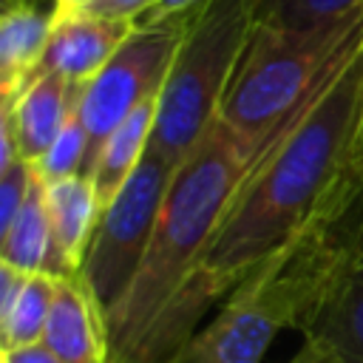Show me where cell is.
Instances as JSON below:
<instances>
[{
  "instance_id": "1",
  "label": "cell",
  "mask_w": 363,
  "mask_h": 363,
  "mask_svg": "<svg viewBox=\"0 0 363 363\" xmlns=\"http://www.w3.org/2000/svg\"><path fill=\"white\" fill-rule=\"evenodd\" d=\"M363 199V23L235 196L201 267L167 303L136 363H173L210 306L303 233Z\"/></svg>"
},
{
  "instance_id": "2",
  "label": "cell",
  "mask_w": 363,
  "mask_h": 363,
  "mask_svg": "<svg viewBox=\"0 0 363 363\" xmlns=\"http://www.w3.org/2000/svg\"><path fill=\"white\" fill-rule=\"evenodd\" d=\"M281 130L255 142L216 116L199 145L182 159L167 184L147 252L128 292L108 309V363H136L150 329L201 267L235 196L255 164L272 150Z\"/></svg>"
},
{
  "instance_id": "3",
  "label": "cell",
  "mask_w": 363,
  "mask_h": 363,
  "mask_svg": "<svg viewBox=\"0 0 363 363\" xmlns=\"http://www.w3.org/2000/svg\"><path fill=\"white\" fill-rule=\"evenodd\" d=\"M346 218L298 235L241 278L173 363H261L281 329H301L343 255Z\"/></svg>"
},
{
  "instance_id": "4",
  "label": "cell",
  "mask_w": 363,
  "mask_h": 363,
  "mask_svg": "<svg viewBox=\"0 0 363 363\" xmlns=\"http://www.w3.org/2000/svg\"><path fill=\"white\" fill-rule=\"evenodd\" d=\"M360 23L363 6L312 26L255 23L218 116L247 139L272 136L309 99Z\"/></svg>"
},
{
  "instance_id": "5",
  "label": "cell",
  "mask_w": 363,
  "mask_h": 363,
  "mask_svg": "<svg viewBox=\"0 0 363 363\" xmlns=\"http://www.w3.org/2000/svg\"><path fill=\"white\" fill-rule=\"evenodd\" d=\"M252 28V0H204L187 17L156 99L150 150L179 167L199 145L221 111V99Z\"/></svg>"
},
{
  "instance_id": "6",
  "label": "cell",
  "mask_w": 363,
  "mask_h": 363,
  "mask_svg": "<svg viewBox=\"0 0 363 363\" xmlns=\"http://www.w3.org/2000/svg\"><path fill=\"white\" fill-rule=\"evenodd\" d=\"M173 173L176 164L147 147L145 159L99 216L79 272L102 301L105 312L128 292L147 252Z\"/></svg>"
},
{
  "instance_id": "7",
  "label": "cell",
  "mask_w": 363,
  "mask_h": 363,
  "mask_svg": "<svg viewBox=\"0 0 363 363\" xmlns=\"http://www.w3.org/2000/svg\"><path fill=\"white\" fill-rule=\"evenodd\" d=\"M190 17V14H187ZM187 17L162 23H136L116 54L85 82L79 96V119L88 130V164L85 176L116 125L133 113L142 102L159 96L170 62L176 57Z\"/></svg>"
},
{
  "instance_id": "8",
  "label": "cell",
  "mask_w": 363,
  "mask_h": 363,
  "mask_svg": "<svg viewBox=\"0 0 363 363\" xmlns=\"http://www.w3.org/2000/svg\"><path fill=\"white\" fill-rule=\"evenodd\" d=\"M298 332L329 346L343 363H363V199L346 216L337 269Z\"/></svg>"
},
{
  "instance_id": "9",
  "label": "cell",
  "mask_w": 363,
  "mask_h": 363,
  "mask_svg": "<svg viewBox=\"0 0 363 363\" xmlns=\"http://www.w3.org/2000/svg\"><path fill=\"white\" fill-rule=\"evenodd\" d=\"M43 340L62 363H108V312L82 272L57 275L54 306Z\"/></svg>"
},
{
  "instance_id": "10",
  "label": "cell",
  "mask_w": 363,
  "mask_h": 363,
  "mask_svg": "<svg viewBox=\"0 0 363 363\" xmlns=\"http://www.w3.org/2000/svg\"><path fill=\"white\" fill-rule=\"evenodd\" d=\"M136 28L133 20L102 17L94 11H71L54 20L45 57L37 71L60 74L68 82L85 85L116 54V48Z\"/></svg>"
},
{
  "instance_id": "11",
  "label": "cell",
  "mask_w": 363,
  "mask_h": 363,
  "mask_svg": "<svg viewBox=\"0 0 363 363\" xmlns=\"http://www.w3.org/2000/svg\"><path fill=\"white\" fill-rule=\"evenodd\" d=\"M85 85L68 82L60 74L37 71L14 99H0L11 113L17 150L23 159H40L60 136L65 122L77 113Z\"/></svg>"
},
{
  "instance_id": "12",
  "label": "cell",
  "mask_w": 363,
  "mask_h": 363,
  "mask_svg": "<svg viewBox=\"0 0 363 363\" xmlns=\"http://www.w3.org/2000/svg\"><path fill=\"white\" fill-rule=\"evenodd\" d=\"M54 9L40 0H3L0 14V99H14L37 74L51 31Z\"/></svg>"
},
{
  "instance_id": "13",
  "label": "cell",
  "mask_w": 363,
  "mask_h": 363,
  "mask_svg": "<svg viewBox=\"0 0 363 363\" xmlns=\"http://www.w3.org/2000/svg\"><path fill=\"white\" fill-rule=\"evenodd\" d=\"M0 261L23 272L74 275L57 247L54 227L45 207V184L34 173V184L14 216V221L0 233Z\"/></svg>"
},
{
  "instance_id": "14",
  "label": "cell",
  "mask_w": 363,
  "mask_h": 363,
  "mask_svg": "<svg viewBox=\"0 0 363 363\" xmlns=\"http://www.w3.org/2000/svg\"><path fill=\"white\" fill-rule=\"evenodd\" d=\"M45 207H48L57 247H60L68 269L79 272L85 252L91 247L94 230L99 224V216L105 210L96 196L94 182L82 173L60 179V182H48L45 184Z\"/></svg>"
},
{
  "instance_id": "15",
  "label": "cell",
  "mask_w": 363,
  "mask_h": 363,
  "mask_svg": "<svg viewBox=\"0 0 363 363\" xmlns=\"http://www.w3.org/2000/svg\"><path fill=\"white\" fill-rule=\"evenodd\" d=\"M156 99L159 96L142 102L133 113H128L116 125V130L105 139V145L99 147L91 170H88V179L96 187L102 207H108L113 201V196L130 179L136 164L145 159V153L150 147V136H153V122H156Z\"/></svg>"
},
{
  "instance_id": "16",
  "label": "cell",
  "mask_w": 363,
  "mask_h": 363,
  "mask_svg": "<svg viewBox=\"0 0 363 363\" xmlns=\"http://www.w3.org/2000/svg\"><path fill=\"white\" fill-rule=\"evenodd\" d=\"M54 292H57V275L28 272L14 306L0 318V337H3L0 349H14L43 340L54 306Z\"/></svg>"
},
{
  "instance_id": "17",
  "label": "cell",
  "mask_w": 363,
  "mask_h": 363,
  "mask_svg": "<svg viewBox=\"0 0 363 363\" xmlns=\"http://www.w3.org/2000/svg\"><path fill=\"white\" fill-rule=\"evenodd\" d=\"M85 164H88V130L79 113H74L60 130V136L48 145V150L31 162L37 179L45 184L68 176H79V173L85 176Z\"/></svg>"
},
{
  "instance_id": "18",
  "label": "cell",
  "mask_w": 363,
  "mask_h": 363,
  "mask_svg": "<svg viewBox=\"0 0 363 363\" xmlns=\"http://www.w3.org/2000/svg\"><path fill=\"white\" fill-rule=\"evenodd\" d=\"M255 23H275V26H312L337 14H346L363 0H252Z\"/></svg>"
},
{
  "instance_id": "19",
  "label": "cell",
  "mask_w": 363,
  "mask_h": 363,
  "mask_svg": "<svg viewBox=\"0 0 363 363\" xmlns=\"http://www.w3.org/2000/svg\"><path fill=\"white\" fill-rule=\"evenodd\" d=\"M31 184H34V167L28 159H17L6 170H0V233L20 213Z\"/></svg>"
},
{
  "instance_id": "20",
  "label": "cell",
  "mask_w": 363,
  "mask_h": 363,
  "mask_svg": "<svg viewBox=\"0 0 363 363\" xmlns=\"http://www.w3.org/2000/svg\"><path fill=\"white\" fill-rule=\"evenodd\" d=\"M159 0H91L82 11H94L102 17H119V20H139L145 17Z\"/></svg>"
},
{
  "instance_id": "21",
  "label": "cell",
  "mask_w": 363,
  "mask_h": 363,
  "mask_svg": "<svg viewBox=\"0 0 363 363\" xmlns=\"http://www.w3.org/2000/svg\"><path fill=\"white\" fill-rule=\"evenodd\" d=\"M0 363H62L45 340L14 346V349H0Z\"/></svg>"
},
{
  "instance_id": "22",
  "label": "cell",
  "mask_w": 363,
  "mask_h": 363,
  "mask_svg": "<svg viewBox=\"0 0 363 363\" xmlns=\"http://www.w3.org/2000/svg\"><path fill=\"white\" fill-rule=\"evenodd\" d=\"M204 0H159L145 17H139L136 23H162V20H176V17H187L193 14Z\"/></svg>"
},
{
  "instance_id": "23",
  "label": "cell",
  "mask_w": 363,
  "mask_h": 363,
  "mask_svg": "<svg viewBox=\"0 0 363 363\" xmlns=\"http://www.w3.org/2000/svg\"><path fill=\"white\" fill-rule=\"evenodd\" d=\"M289 363H343V360H340L329 346H323V343H318V340L303 337L301 352H298Z\"/></svg>"
},
{
  "instance_id": "24",
  "label": "cell",
  "mask_w": 363,
  "mask_h": 363,
  "mask_svg": "<svg viewBox=\"0 0 363 363\" xmlns=\"http://www.w3.org/2000/svg\"><path fill=\"white\" fill-rule=\"evenodd\" d=\"M91 0H54V14H71V11H82Z\"/></svg>"
}]
</instances>
